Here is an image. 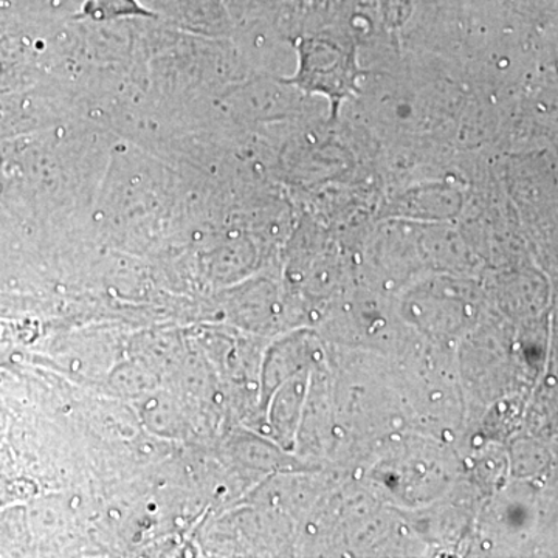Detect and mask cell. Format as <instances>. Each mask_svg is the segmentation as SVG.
<instances>
[{
    "instance_id": "6da1fadb",
    "label": "cell",
    "mask_w": 558,
    "mask_h": 558,
    "mask_svg": "<svg viewBox=\"0 0 558 558\" xmlns=\"http://www.w3.org/2000/svg\"><path fill=\"white\" fill-rule=\"evenodd\" d=\"M90 13H100L101 17H109L113 14H143L145 11L140 9L134 0H97V9L90 10Z\"/></svg>"
}]
</instances>
